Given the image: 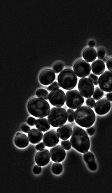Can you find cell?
Returning <instances> with one entry per match:
<instances>
[{
  "label": "cell",
  "instance_id": "obj_1",
  "mask_svg": "<svg viewBox=\"0 0 112 193\" xmlns=\"http://www.w3.org/2000/svg\"><path fill=\"white\" fill-rule=\"evenodd\" d=\"M70 141L72 146L81 153L87 152L90 148L89 137L85 131L79 126L73 128Z\"/></svg>",
  "mask_w": 112,
  "mask_h": 193
},
{
  "label": "cell",
  "instance_id": "obj_2",
  "mask_svg": "<svg viewBox=\"0 0 112 193\" xmlns=\"http://www.w3.org/2000/svg\"><path fill=\"white\" fill-rule=\"evenodd\" d=\"M27 110L30 114L38 118L46 117L50 109L49 103L43 98L35 97L31 98L27 104Z\"/></svg>",
  "mask_w": 112,
  "mask_h": 193
},
{
  "label": "cell",
  "instance_id": "obj_3",
  "mask_svg": "<svg viewBox=\"0 0 112 193\" xmlns=\"http://www.w3.org/2000/svg\"><path fill=\"white\" fill-rule=\"evenodd\" d=\"M74 119L76 122L81 126L88 128L94 123L96 115L91 108L85 106L78 108L75 111Z\"/></svg>",
  "mask_w": 112,
  "mask_h": 193
},
{
  "label": "cell",
  "instance_id": "obj_4",
  "mask_svg": "<svg viewBox=\"0 0 112 193\" xmlns=\"http://www.w3.org/2000/svg\"><path fill=\"white\" fill-rule=\"evenodd\" d=\"M57 80L60 87L67 90L74 88L77 82L75 73L69 68H66L62 71L58 75Z\"/></svg>",
  "mask_w": 112,
  "mask_h": 193
},
{
  "label": "cell",
  "instance_id": "obj_5",
  "mask_svg": "<svg viewBox=\"0 0 112 193\" xmlns=\"http://www.w3.org/2000/svg\"><path fill=\"white\" fill-rule=\"evenodd\" d=\"M47 118L52 126L58 127L62 125L67 121L68 118L67 112L63 108L53 107L50 110Z\"/></svg>",
  "mask_w": 112,
  "mask_h": 193
},
{
  "label": "cell",
  "instance_id": "obj_6",
  "mask_svg": "<svg viewBox=\"0 0 112 193\" xmlns=\"http://www.w3.org/2000/svg\"><path fill=\"white\" fill-rule=\"evenodd\" d=\"M84 101L82 95L76 90H69L66 93V103L67 106L70 108H78L83 104Z\"/></svg>",
  "mask_w": 112,
  "mask_h": 193
},
{
  "label": "cell",
  "instance_id": "obj_7",
  "mask_svg": "<svg viewBox=\"0 0 112 193\" xmlns=\"http://www.w3.org/2000/svg\"><path fill=\"white\" fill-rule=\"evenodd\" d=\"M78 87L80 92L85 98L91 97L94 92L93 83L88 78L84 77L79 81Z\"/></svg>",
  "mask_w": 112,
  "mask_h": 193
},
{
  "label": "cell",
  "instance_id": "obj_8",
  "mask_svg": "<svg viewBox=\"0 0 112 193\" xmlns=\"http://www.w3.org/2000/svg\"><path fill=\"white\" fill-rule=\"evenodd\" d=\"M73 69L78 77L83 78L90 74L91 67L87 61L83 59H80L76 61L74 63Z\"/></svg>",
  "mask_w": 112,
  "mask_h": 193
},
{
  "label": "cell",
  "instance_id": "obj_9",
  "mask_svg": "<svg viewBox=\"0 0 112 193\" xmlns=\"http://www.w3.org/2000/svg\"><path fill=\"white\" fill-rule=\"evenodd\" d=\"M50 103L57 107H60L64 104L65 101V94L63 91L58 88L54 89L50 92L49 96Z\"/></svg>",
  "mask_w": 112,
  "mask_h": 193
},
{
  "label": "cell",
  "instance_id": "obj_10",
  "mask_svg": "<svg viewBox=\"0 0 112 193\" xmlns=\"http://www.w3.org/2000/svg\"><path fill=\"white\" fill-rule=\"evenodd\" d=\"M98 83L103 91L112 92V71L107 70L103 72L99 78Z\"/></svg>",
  "mask_w": 112,
  "mask_h": 193
},
{
  "label": "cell",
  "instance_id": "obj_11",
  "mask_svg": "<svg viewBox=\"0 0 112 193\" xmlns=\"http://www.w3.org/2000/svg\"><path fill=\"white\" fill-rule=\"evenodd\" d=\"M54 72L49 68H45L40 73L39 78L40 83L44 85H47L52 83L55 79Z\"/></svg>",
  "mask_w": 112,
  "mask_h": 193
},
{
  "label": "cell",
  "instance_id": "obj_12",
  "mask_svg": "<svg viewBox=\"0 0 112 193\" xmlns=\"http://www.w3.org/2000/svg\"><path fill=\"white\" fill-rule=\"evenodd\" d=\"M50 154L51 160L57 162L62 161L66 156L65 151L60 145H56L51 148Z\"/></svg>",
  "mask_w": 112,
  "mask_h": 193
},
{
  "label": "cell",
  "instance_id": "obj_13",
  "mask_svg": "<svg viewBox=\"0 0 112 193\" xmlns=\"http://www.w3.org/2000/svg\"><path fill=\"white\" fill-rule=\"evenodd\" d=\"M43 140L46 146L52 147L58 143L59 138L55 131L51 130L44 133Z\"/></svg>",
  "mask_w": 112,
  "mask_h": 193
},
{
  "label": "cell",
  "instance_id": "obj_14",
  "mask_svg": "<svg viewBox=\"0 0 112 193\" xmlns=\"http://www.w3.org/2000/svg\"><path fill=\"white\" fill-rule=\"evenodd\" d=\"M111 104L107 99L103 98L99 99L95 103L94 109L96 113L99 115L107 113L110 110Z\"/></svg>",
  "mask_w": 112,
  "mask_h": 193
},
{
  "label": "cell",
  "instance_id": "obj_15",
  "mask_svg": "<svg viewBox=\"0 0 112 193\" xmlns=\"http://www.w3.org/2000/svg\"><path fill=\"white\" fill-rule=\"evenodd\" d=\"M50 153L46 149L40 150L35 156V161L37 165L43 166L48 163L50 159Z\"/></svg>",
  "mask_w": 112,
  "mask_h": 193
},
{
  "label": "cell",
  "instance_id": "obj_16",
  "mask_svg": "<svg viewBox=\"0 0 112 193\" xmlns=\"http://www.w3.org/2000/svg\"><path fill=\"white\" fill-rule=\"evenodd\" d=\"M72 128L68 125H64L61 126L57 129V132L60 138L63 140L68 139L72 133Z\"/></svg>",
  "mask_w": 112,
  "mask_h": 193
},
{
  "label": "cell",
  "instance_id": "obj_17",
  "mask_svg": "<svg viewBox=\"0 0 112 193\" xmlns=\"http://www.w3.org/2000/svg\"><path fill=\"white\" fill-rule=\"evenodd\" d=\"M43 135V133L40 130L35 128L30 130L28 134L29 141L33 144H36L40 141Z\"/></svg>",
  "mask_w": 112,
  "mask_h": 193
},
{
  "label": "cell",
  "instance_id": "obj_18",
  "mask_svg": "<svg viewBox=\"0 0 112 193\" xmlns=\"http://www.w3.org/2000/svg\"><path fill=\"white\" fill-rule=\"evenodd\" d=\"M14 142L18 147L24 148L29 144V141L27 136L25 134L17 132L14 138Z\"/></svg>",
  "mask_w": 112,
  "mask_h": 193
},
{
  "label": "cell",
  "instance_id": "obj_19",
  "mask_svg": "<svg viewBox=\"0 0 112 193\" xmlns=\"http://www.w3.org/2000/svg\"><path fill=\"white\" fill-rule=\"evenodd\" d=\"M84 159L89 169L92 171L97 168V165L93 154L90 152H87L83 154Z\"/></svg>",
  "mask_w": 112,
  "mask_h": 193
},
{
  "label": "cell",
  "instance_id": "obj_20",
  "mask_svg": "<svg viewBox=\"0 0 112 193\" xmlns=\"http://www.w3.org/2000/svg\"><path fill=\"white\" fill-rule=\"evenodd\" d=\"M91 68L94 74L100 75L105 71V65L103 61L97 59L93 62L91 65Z\"/></svg>",
  "mask_w": 112,
  "mask_h": 193
},
{
  "label": "cell",
  "instance_id": "obj_21",
  "mask_svg": "<svg viewBox=\"0 0 112 193\" xmlns=\"http://www.w3.org/2000/svg\"><path fill=\"white\" fill-rule=\"evenodd\" d=\"M96 50L93 48L87 47L85 49L82 53V56L86 61L91 62L94 61L97 57Z\"/></svg>",
  "mask_w": 112,
  "mask_h": 193
},
{
  "label": "cell",
  "instance_id": "obj_22",
  "mask_svg": "<svg viewBox=\"0 0 112 193\" xmlns=\"http://www.w3.org/2000/svg\"><path fill=\"white\" fill-rule=\"evenodd\" d=\"M50 123L45 118H40L36 120L35 125L36 127L43 132L48 130L50 127Z\"/></svg>",
  "mask_w": 112,
  "mask_h": 193
},
{
  "label": "cell",
  "instance_id": "obj_23",
  "mask_svg": "<svg viewBox=\"0 0 112 193\" xmlns=\"http://www.w3.org/2000/svg\"><path fill=\"white\" fill-rule=\"evenodd\" d=\"M35 93L36 96L39 97L46 100L49 99L48 92L44 88H38L36 90Z\"/></svg>",
  "mask_w": 112,
  "mask_h": 193
},
{
  "label": "cell",
  "instance_id": "obj_24",
  "mask_svg": "<svg viewBox=\"0 0 112 193\" xmlns=\"http://www.w3.org/2000/svg\"><path fill=\"white\" fill-rule=\"evenodd\" d=\"M51 170L55 174L59 175L61 173L63 170L62 165L60 163H54L52 165Z\"/></svg>",
  "mask_w": 112,
  "mask_h": 193
},
{
  "label": "cell",
  "instance_id": "obj_25",
  "mask_svg": "<svg viewBox=\"0 0 112 193\" xmlns=\"http://www.w3.org/2000/svg\"><path fill=\"white\" fill-rule=\"evenodd\" d=\"M104 92L102 90L96 87L93 95V98L96 100H98L101 98L104 95Z\"/></svg>",
  "mask_w": 112,
  "mask_h": 193
},
{
  "label": "cell",
  "instance_id": "obj_26",
  "mask_svg": "<svg viewBox=\"0 0 112 193\" xmlns=\"http://www.w3.org/2000/svg\"><path fill=\"white\" fill-rule=\"evenodd\" d=\"M63 68L64 65L63 63L58 62L54 64L53 69L55 73H60L63 69Z\"/></svg>",
  "mask_w": 112,
  "mask_h": 193
},
{
  "label": "cell",
  "instance_id": "obj_27",
  "mask_svg": "<svg viewBox=\"0 0 112 193\" xmlns=\"http://www.w3.org/2000/svg\"><path fill=\"white\" fill-rule=\"evenodd\" d=\"M68 120L69 122H73L74 119V111L71 109H68L67 111Z\"/></svg>",
  "mask_w": 112,
  "mask_h": 193
},
{
  "label": "cell",
  "instance_id": "obj_28",
  "mask_svg": "<svg viewBox=\"0 0 112 193\" xmlns=\"http://www.w3.org/2000/svg\"><path fill=\"white\" fill-rule=\"evenodd\" d=\"M88 78L95 85L98 84L99 79L97 76L93 73H91L89 74Z\"/></svg>",
  "mask_w": 112,
  "mask_h": 193
},
{
  "label": "cell",
  "instance_id": "obj_29",
  "mask_svg": "<svg viewBox=\"0 0 112 193\" xmlns=\"http://www.w3.org/2000/svg\"><path fill=\"white\" fill-rule=\"evenodd\" d=\"M61 145L66 150H69L71 148V145L68 140H63L61 141Z\"/></svg>",
  "mask_w": 112,
  "mask_h": 193
},
{
  "label": "cell",
  "instance_id": "obj_30",
  "mask_svg": "<svg viewBox=\"0 0 112 193\" xmlns=\"http://www.w3.org/2000/svg\"><path fill=\"white\" fill-rule=\"evenodd\" d=\"M97 54L99 59H103L105 56V51L104 49L100 48L98 49Z\"/></svg>",
  "mask_w": 112,
  "mask_h": 193
},
{
  "label": "cell",
  "instance_id": "obj_31",
  "mask_svg": "<svg viewBox=\"0 0 112 193\" xmlns=\"http://www.w3.org/2000/svg\"><path fill=\"white\" fill-rule=\"evenodd\" d=\"M86 104L89 107L93 108L95 104V101L92 98H88L86 100Z\"/></svg>",
  "mask_w": 112,
  "mask_h": 193
},
{
  "label": "cell",
  "instance_id": "obj_32",
  "mask_svg": "<svg viewBox=\"0 0 112 193\" xmlns=\"http://www.w3.org/2000/svg\"><path fill=\"white\" fill-rule=\"evenodd\" d=\"M60 87V86L58 82L56 81H55L53 82L48 87L47 90L48 91H50L54 89L57 88H59Z\"/></svg>",
  "mask_w": 112,
  "mask_h": 193
},
{
  "label": "cell",
  "instance_id": "obj_33",
  "mask_svg": "<svg viewBox=\"0 0 112 193\" xmlns=\"http://www.w3.org/2000/svg\"><path fill=\"white\" fill-rule=\"evenodd\" d=\"M35 119L31 116L29 117L27 120V123L28 125L31 126L35 125Z\"/></svg>",
  "mask_w": 112,
  "mask_h": 193
},
{
  "label": "cell",
  "instance_id": "obj_34",
  "mask_svg": "<svg viewBox=\"0 0 112 193\" xmlns=\"http://www.w3.org/2000/svg\"><path fill=\"white\" fill-rule=\"evenodd\" d=\"M41 171V167L40 166L35 165L33 167V171L34 173L38 174L40 173Z\"/></svg>",
  "mask_w": 112,
  "mask_h": 193
},
{
  "label": "cell",
  "instance_id": "obj_35",
  "mask_svg": "<svg viewBox=\"0 0 112 193\" xmlns=\"http://www.w3.org/2000/svg\"><path fill=\"white\" fill-rule=\"evenodd\" d=\"M106 66L109 70L112 71V57L110 58L107 60Z\"/></svg>",
  "mask_w": 112,
  "mask_h": 193
},
{
  "label": "cell",
  "instance_id": "obj_36",
  "mask_svg": "<svg viewBox=\"0 0 112 193\" xmlns=\"http://www.w3.org/2000/svg\"><path fill=\"white\" fill-rule=\"evenodd\" d=\"M88 134L89 136L93 135L95 132V129L93 127H91L87 128L86 129Z\"/></svg>",
  "mask_w": 112,
  "mask_h": 193
},
{
  "label": "cell",
  "instance_id": "obj_37",
  "mask_svg": "<svg viewBox=\"0 0 112 193\" xmlns=\"http://www.w3.org/2000/svg\"><path fill=\"white\" fill-rule=\"evenodd\" d=\"M21 129L23 132L27 133L30 130V128L26 125H24L21 126Z\"/></svg>",
  "mask_w": 112,
  "mask_h": 193
},
{
  "label": "cell",
  "instance_id": "obj_38",
  "mask_svg": "<svg viewBox=\"0 0 112 193\" xmlns=\"http://www.w3.org/2000/svg\"><path fill=\"white\" fill-rule=\"evenodd\" d=\"M36 148L38 150L42 149L45 148L44 144L43 142H41L36 145Z\"/></svg>",
  "mask_w": 112,
  "mask_h": 193
},
{
  "label": "cell",
  "instance_id": "obj_39",
  "mask_svg": "<svg viewBox=\"0 0 112 193\" xmlns=\"http://www.w3.org/2000/svg\"><path fill=\"white\" fill-rule=\"evenodd\" d=\"M107 99L110 101H112V92H110L108 93L106 95Z\"/></svg>",
  "mask_w": 112,
  "mask_h": 193
},
{
  "label": "cell",
  "instance_id": "obj_40",
  "mask_svg": "<svg viewBox=\"0 0 112 193\" xmlns=\"http://www.w3.org/2000/svg\"><path fill=\"white\" fill-rule=\"evenodd\" d=\"M88 45L90 47L93 48L95 45V42L93 40L90 41L88 43Z\"/></svg>",
  "mask_w": 112,
  "mask_h": 193
},
{
  "label": "cell",
  "instance_id": "obj_41",
  "mask_svg": "<svg viewBox=\"0 0 112 193\" xmlns=\"http://www.w3.org/2000/svg\"><path fill=\"white\" fill-rule=\"evenodd\" d=\"M107 58L106 57L104 58V59H103V61L104 62H106V61L107 62Z\"/></svg>",
  "mask_w": 112,
  "mask_h": 193
}]
</instances>
